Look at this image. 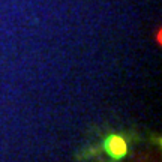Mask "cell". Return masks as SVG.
Masks as SVG:
<instances>
[{"mask_svg": "<svg viewBox=\"0 0 162 162\" xmlns=\"http://www.w3.org/2000/svg\"><path fill=\"white\" fill-rule=\"evenodd\" d=\"M105 150L113 159H122L128 152V146L122 137L110 135L105 141Z\"/></svg>", "mask_w": 162, "mask_h": 162, "instance_id": "obj_1", "label": "cell"}]
</instances>
